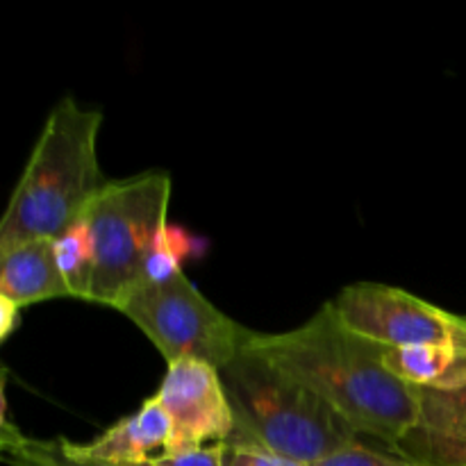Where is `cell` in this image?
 Here are the masks:
<instances>
[{
    "label": "cell",
    "mask_w": 466,
    "mask_h": 466,
    "mask_svg": "<svg viewBox=\"0 0 466 466\" xmlns=\"http://www.w3.org/2000/svg\"><path fill=\"white\" fill-rule=\"evenodd\" d=\"M419 421L394 453L423 466H466V385L451 391L417 390Z\"/></svg>",
    "instance_id": "cell-8"
},
{
    "label": "cell",
    "mask_w": 466,
    "mask_h": 466,
    "mask_svg": "<svg viewBox=\"0 0 466 466\" xmlns=\"http://www.w3.org/2000/svg\"><path fill=\"white\" fill-rule=\"evenodd\" d=\"M18 312H21V309H18L12 300L0 296V344L16 330Z\"/></svg>",
    "instance_id": "cell-17"
},
{
    "label": "cell",
    "mask_w": 466,
    "mask_h": 466,
    "mask_svg": "<svg viewBox=\"0 0 466 466\" xmlns=\"http://www.w3.org/2000/svg\"><path fill=\"white\" fill-rule=\"evenodd\" d=\"M326 305L346 330L382 350L437 344L466 349V317L399 287L355 282Z\"/></svg>",
    "instance_id": "cell-6"
},
{
    "label": "cell",
    "mask_w": 466,
    "mask_h": 466,
    "mask_svg": "<svg viewBox=\"0 0 466 466\" xmlns=\"http://www.w3.org/2000/svg\"><path fill=\"white\" fill-rule=\"evenodd\" d=\"M382 364L396 380L414 390L451 391L466 385V349L460 346H412L382 350Z\"/></svg>",
    "instance_id": "cell-11"
},
{
    "label": "cell",
    "mask_w": 466,
    "mask_h": 466,
    "mask_svg": "<svg viewBox=\"0 0 466 466\" xmlns=\"http://www.w3.org/2000/svg\"><path fill=\"white\" fill-rule=\"evenodd\" d=\"M171 440V419L157 396H150L137 412L118 419L89 444H73L64 440L76 458L107 464H148L167 453Z\"/></svg>",
    "instance_id": "cell-9"
},
{
    "label": "cell",
    "mask_w": 466,
    "mask_h": 466,
    "mask_svg": "<svg viewBox=\"0 0 466 466\" xmlns=\"http://www.w3.org/2000/svg\"><path fill=\"white\" fill-rule=\"evenodd\" d=\"M228 446H230L228 466H303L294 462V460L282 458V455L258 449V446H248V444H228Z\"/></svg>",
    "instance_id": "cell-16"
},
{
    "label": "cell",
    "mask_w": 466,
    "mask_h": 466,
    "mask_svg": "<svg viewBox=\"0 0 466 466\" xmlns=\"http://www.w3.org/2000/svg\"><path fill=\"white\" fill-rule=\"evenodd\" d=\"M0 296L18 309L53 299H71L55 259L53 239H36L0 255Z\"/></svg>",
    "instance_id": "cell-10"
},
{
    "label": "cell",
    "mask_w": 466,
    "mask_h": 466,
    "mask_svg": "<svg viewBox=\"0 0 466 466\" xmlns=\"http://www.w3.org/2000/svg\"><path fill=\"white\" fill-rule=\"evenodd\" d=\"M23 432L18 431L16 426L12 428V431H7V432H0V460H7V455H9V451L14 449V446L18 444V441L23 440Z\"/></svg>",
    "instance_id": "cell-18"
},
{
    "label": "cell",
    "mask_w": 466,
    "mask_h": 466,
    "mask_svg": "<svg viewBox=\"0 0 466 466\" xmlns=\"http://www.w3.org/2000/svg\"><path fill=\"white\" fill-rule=\"evenodd\" d=\"M250 349L309 387L358 437L394 451L417 426V390L396 380L382 364V349L346 330L328 305L294 330L255 332Z\"/></svg>",
    "instance_id": "cell-1"
},
{
    "label": "cell",
    "mask_w": 466,
    "mask_h": 466,
    "mask_svg": "<svg viewBox=\"0 0 466 466\" xmlns=\"http://www.w3.org/2000/svg\"><path fill=\"white\" fill-rule=\"evenodd\" d=\"M116 312L148 337L167 364L196 360L221 371L255 337L209 303L182 268L164 280L137 287Z\"/></svg>",
    "instance_id": "cell-5"
},
{
    "label": "cell",
    "mask_w": 466,
    "mask_h": 466,
    "mask_svg": "<svg viewBox=\"0 0 466 466\" xmlns=\"http://www.w3.org/2000/svg\"><path fill=\"white\" fill-rule=\"evenodd\" d=\"M314 466H423L419 462H412L408 458H400L394 451H378L373 446L362 444L358 440L355 444L346 446V449L337 451L330 458L321 460Z\"/></svg>",
    "instance_id": "cell-14"
},
{
    "label": "cell",
    "mask_w": 466,
    "mask_h": 466,
    "mask_svg": "<svg viewBox=\"0 0 466 466\" xmlns=\"http://www.w3.org/2000/svg\"><path fill=\"white\" fill-rule=\"evenodd\" d=\"M155 396L171 419L167 453L228 444L235 435V414L226 387L209 364L196 360L167 364V376Z\"/></svg>",
    "instance_id": "cell-7"
},
{
    "label": "cell",
    "mask_w": 466,
    "mask_h": 466,
    "mask_svg": "<svg viewBox=\"0 0 466 466\" xmlns=\"http://www.w3.org/2000/svg\"><path fill=\"white\" fill-rule=\"evenodd\" d=\"M100 109L64 96L46 118L0 217V255L36 239H57L85 217L107 185L98 162Z\"/></svg>",
    "instance_id": "cell-2"
},
{
    "label": "cell",
    "mask_w": 466,
    "mask_h": 466,
    "mask_svg": "<svg viewBox=\"0 0 466 466\" xmlns=\"http://www.w3.org/2000/svg\"><path fill=\"white\" fill-rule=\"evenodd\" d=\"M230 446L208 444L200 449L177 451V453H162L153 460V466H228Z\"/></svg>",
    "instance_id": "cell-15"
},
{
    "label": "cell",
    "mask_w": 466,
    "mask_h": 466,
    "mask_svg": "<svg viewBox=\"0 0 466 466\" xmlns=\"http://www.w3.org/2000/svg\"><path fill=\"white\" fill-rule=\"evenodd\" d=\"M55 259L71 299L89 300L94 280V239L85 218L73 223L57 239H53Z\"/></svg>",
    "instance_id": "cell-12"
},
{
    "label": "cell",
    "mask_w": 466,
    "mask_h": 466,
    "mask_svg": "<svg viewBox=\"0 0 466 466\" xmlns=\"http://www.w3.org/2000/svg\"><path fill=\"white\" fill-rule=\"evenodd\" d=\"M12 466H153V464H107L96 460L76 458L64 444V437L57 440H32L23 437L7 455Z\"/></svg>",
    "instance_id": "cell-13"
},
{
    "label": "cell",
    "mask_w": 466,
    "mask_h": 466,
    "mask_svg": "<svg viewBox=\"0 0 466 466\" xmlns=\"http://www.w3.org/2000/svg\"><path fill=\"white\" fill-rule=\"evenodd\" d=\"M171 191L167 171H146L126 180H107L91 200L82 217L94 239L89 303L118 309L141 287L150 250L168 226Z\"/></svg>",
    "instance_id": "cell-4"
},
{
    "label": "cell",
    "mask_w": 466,
    "mask_h": 466,
    "mask_svg": "<svg viewBox=\"0 0 466 466\" xmlns=\"http://www.w3.org/2000/svg\"><path fill=\"white\" fill-rule=\"evenodd\" d=\"M218 376L235 414L228 444L258 446L314 466L360 440L326 400L250 346Z\"/></svg>",
    "instance_id": "cell-3"
}]
</instances>
